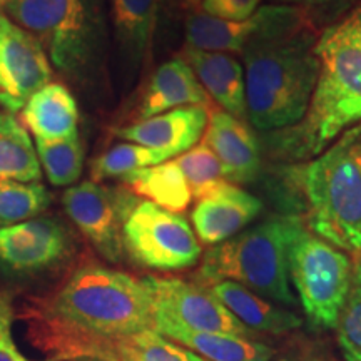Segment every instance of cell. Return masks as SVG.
I'll list each match as a JSON object with an SVG mask.
<instances>
[{"instance_id":"1","label":"cell","mask_w":361,"mask_h":361,"mask_svg":"<svg viewBox=\"0 0 361 361\" xmlns=\"http://www.w3.org/2000/svg\"><path fill=\"white\" fill-rule=\"evenodd\" d=\"M144 331H154L146 283L96 264L74 271L34 318L37 343L54 361H90L106 343Z\"/></svg>"},{"instance_id":"2","label":"cell","mask_w":361,"mask_h":361,"mask_svg":"<svg viewBox=\"0 0 361 361\" xmlns=\"http://www.w3.org/2000/svg\"><path fill=\"white\" fill-rule=\"evenodd\" d=\"M259 30L243 49L246 117L263 133L303 119L318 80V34L300 7H261Z\"/></svg>"},{"instance_id":"3","label":"cell","mask_w":361,"mask_h":361,"mask_svg":"<svg viewBox=\"0 0 361 361\" xmlns=\"http://www.w3.org/2000/svg\"><path fill=\"white\" fill-rule=\"evenodd\" d=\"M316 54L319 74L305 117L264 139L276 159H314L361 123V49L322 34Z\"/></svg>"},{"instance_id":"4","label":"cell","mask_w":361,"mask_h":361,"mask_svg":"<svg viewBox=\"0 0 361 361\" xmlns=\"http://www.w3.org/2000/svg\"><path fill=\"white\" fill-rule=\"evenodd\" d=\"M301 189L316 236L361 256V123L305 166Z\"/></svg>"},{"instance_id":"5","label":"cell","mask_w":361,"mask_h":361,"mask_svg":"<svg viewBox=\"0 0 361 361\" xmlns=\"http://www.w3.org/2000/svg\"><path fill=\"white\" fill-rule=\"evenodd\" d=\"M296 216H273L211 247L197 271V283L234 281L256 295L286 306L298 300L290 286L288 250L293 238L303 228Z\"/></svg>"},{"instance_id":"6","label":"cell","mask_w":361,"mask_h":361,"mask_svg":"<svg viewBox=\"0 0 361 361\" xmlns=\"http://www.w3.org/2000/svg\"><path fill=\"white\" fill-rule=\"evenodd\" d=\"M288 271L310 322L335 329L350 291L353 258L303 226L288 250Z\"/></svg>"},{"instance_id":"7","label":"cell","mask_w":361,"mask_h":361,"mask_svg":"<svg viewBox=\"0 0 361 361\" xmlns=\"http://www.w3.org/2000/svg\"><path fill=\"white\" fill-rule=\"evenodd\" d=\"M2 13L34 35L59 71L79 74L94 49L87 0H6Z\"/></svg>"},{"instance_id":"8","label":"cell","mask_w":361,"mask_h":361,"mask_svg":"<svg viewBox=\"0 0 361 361\" xmlns=\"http://www.w3.org/2000/svg\"><path fill=\"white\" fill-rule=\"evenodd\" d=\"M124 250L144 268L178 271L201 258V243L186 218L151 201H139L123 229Z\"/></svg>"},{"instance_id":"9","label":"cell","mask_w":361,"mask_h":361,"mask_svg":"<svg viewBox=\"0 0 361 361\" xmlns=\"http://www.w3.org/2000/svg\"><path fill=\"white\" fill-rule=\"evenodd\" d=\"M139 197L126 188L85 180L64 192L62 204L72 223L104 259L119 263L124 256V223Z\"/></svg>"},{"instance_id":"10","label":"cell","mask_w":361,"mask_h":361,"mask_svg":"<svg viewBox=\"0 0 361 361\" xmlns=\"http://www.w3.org/2000/svg\"><path fill=\"white\" fill-rule=\"evenodd\" d=\"M142 281L152 298L154 331L176 326L200 333L251 336L250 329L201 284L157 276H146Z\"/></svg>"},{"instance_id":"11","label":"cell","mask_w":361,"mask_h":361,"mask_svg":"<svg viewBox=\"0 0 361 361\" xmlns=\"http://www.w3.org/2000/svg\"><path fill=\"white\" fill-rule=\"evenodd\" d=\"M51 78V61L39 40L0 12V106L16 114Z\"/></svg>"},{"instance_id":"12","label":"cell","mask_w":361,"mask_h":361,"mask_svg":"<svg viewBox=\"0 0 361 361\" xmlns=\"http://www.w3.org/2000/svg\"><path fill=\"white\" fill-rule=\"evenodd\" d=\"M72 251L67 228L54 218H34L0 228V271L8 274L44 273Z\"/></svg>"},{"instance_id":"13","label":"cell","mask_w":361,"mask_h":361,"mask_svg":"<svg viewBox=\"0 0 361 361\" xmlns=\"http://www.w3.org/2000/svg\"><path fill=\"white\" fill-rule=\"evenodd\" d=\"M263 211V202L233 183H223L197 200L191 219L201 243L216 246L236 236Z\"/></svg>"},{"instance_id":"14","label":"cell","mask_w":361,"mask_h":361,"mask_svg":"<svg viewBox=\"0 0 361 361\" xmlns=\"http://www.w3.org/2000/svg\"><path fill=\"white\" fill-rule=\"evenodd\" d=\"M202 142L218 156L228 183L245 184L258 178L261 169L259 142L243 119L223 109H213Z\"/></svg>"},{"instance_id":"15","label":"cell","mask_w":361,"mask_h":361,"mask_svg":"<svg viewBox=\"0 0 361 361\" xmlns=\"http://www.w3.org/2000/svg\"><path fill=\"white\" fill-rule=\"evenodd\" d=\"M209 109L201 106L176 107L162 114L116 129L117 137L139 146L166 149L176 156L194 147L204 134Z\"/></svg>"},{"instance_id":"16","label":"cell","mask_w":361,"mask_h":361,"mask_svg":"<svg viewBox=\"0 0 361 361\" xmlns=\"http://www.w3.org/2000/svg\"><path fill=\"white\" fill-rule=\"evenodd\" d=\"M188 62L197 80L218 106L238 119L246 117L245 72L236 59L223 52H206L186 47Z\"/></svg>"},{"instance_id":"17","label":"cell","mask_w":361,"mask_h":361,"mask_svg":"<svg viewBox=\"0 0 361 361\" xmlns=\"http://www.w3.org/2000/svg\"><path fill=\"white\" fill-rule=\"evenodd\" d=\"M179 106L211 109L213 104L188 62L183 57H174L152 74L139 106V117L141 121L149 119Z\"/></svg>"},{"instance_id":"18","label":"cell","mask_w":361,"mask_h":361,"mask_svg":"<svg viewBox=\"0 0 361 361\" xmlns=\"http://www.w3.org/2000/svg\"><path fill=\"white\" fill-rule=\"evenodd\" d=\"M207 291L221 301L226 310L236 316L250 331L255 329L271 335H284L303 324V319L293 311L271 305L266 298L234 281L213 283L209 284Z\"/></svg>"},{"instance_id":"19","label":"cell","mask_w":361,"mask_h":361,"mask_svg":"<svg viewBox=\"0 0 361 361\" xmlns=\"http://www.w3.org/2000/svg\"><path fill=\"white\" fill-rule=\"evenodd\" d=\"M22 119L35 139H67L78 134V102L66 85L49 82L27 101Z\"/></svg>"},{"instance_id":"20","label":"cell","mask_w":361,"mask_h":361,"mask_svg":"<svg viewBox=\"0 0 361 361\" xmlns=\"http://www.w3.org/2000/svg\"><path fill=\"white\" fill-rule=\"evenodd\" d=\"M156 333L169 341L188 346L189 351L209 361H271L274 356L268 345L245 336L189 331L176 326L162 328Z\"/></svg>"},{"instance_id":"21","label":"cell","mask_w":361,"mask_h":361,"mask_svg":"<svg viewBox=\"0 0 361 361\" xmlns=\"http://www.w3.org/2000/svg\"><path fill=\"white\" fill-rule=\"evenodd\" d=\"M261 20V8L243 22L216 19L196 11L186 20V47L206 52H243L250 39L259 30Z\"/></svg>"},{"instance_id":"22","label":"cell","mask_w":361,"mask_h":361,"mask_svg":"<svg viewBox=\"0 0 361 361\" xmlns=\"http://www.w3.org/2000/svg\"><path fill=\"white\" fill-rule=\"evenodd\" d=\"M121 179L135 196L147 197L151 202L173 213L184 211L192 201L191 189L174 161L133 171Z\"/></svg>"},{"instance_id":"23","label":"cell","mask_w":361,"mask_h":361,"mask_svg":"<svg viewBox=\"0 0 361 361\" xmlns=\"http://www.w3.org/2000/svg\"><path fill=\"white\" fill-rule=\"evenodd\" d=\"M42 169L35 144L11 112H0V180L37 183Z\"/></svg>"},{"instance_id":"24","label":"cell","mask_w":361,"mask_h":361,"mask_svg":"<svg viewBox=\"0 0 361 361\" xmlns=\"http://www.w3.org/2000/svg\"><path fill=\"white\" fill-rule=\"evenodd\" d=\"M112 16L124 56L139 66L154 34L157 0H112Z\"/></svg>"},{"instance_id":"25","label":"cell","mask_w":361,"mask_h":361,"mask_svg":"<svg viewBox=\"0 0 361 361\" xmlns=\"http://www.w3.org/2000/svg\"><path fill=\"white\" fill-rule=\"evenodd\" d=\"M35 151L49 183L54 186H72L84 168V147L79 133L59 141L35 139Z\"/></svg>"},{"instance_id":"26","label":"cell","mask_w":361,"mask_h":361,"mask_svg":"<svg viewBox=\"0 0 361 361\" xmlns=\"http://www.w3.org/2000/svg\"><path fill=\"white\" fill-rule=\"evenodd\" d=\"M173 157H176L174 152L166 151V149L146 147L133 142L117 144L92 162L90 174H92V179L99 183L104 179L123 178L133 171L151 168Z\"/></svg>"},{"instance_id":"27","label":"cell","mask_w":361,"mask_h":361,"mask_svg":"<svg viewBox=\"0 0 361 361\" xmlns=\"http://www.w3.org/2000/svg\"><path fill=\"white\" fill-rule=\"evenodd\" d=\"M51 206V192L40 183L0 180V228L39 218Z\"/></svg>"},{"instance_id":"28","label":"cell","mask_w":361,"mask_h":361,"mask_svg":"<svg viewBox=\"0 0 361 361\" xmlns=\"http://www.w3.org/2000/svg\"><path fill=\"white\" fill-rule=\"evenodd\" d=\"M112 361H206L192 351L180 348L156 331L121 338Z\"/></svg>"},{"instance_id":"29","label":"cell","mask_w":361,"mask_h":361,"mask_svg":"<svg viewBox=\"0 0 361 361\" xmlns=\"http://www.w3.org/2000/svg\"><path fill=\"white\" fill-rule=\"evenodd\" d=\"M174 162L191 189L192 200H201L223 183H228L218 156L204 142L179 154Z\"/></svg>"},{"instance_id":"30","label":"cell","mask_w":361,"mask_h":361,"mask_svg":"<svg viewBox=\"0 0 361 361\" xmlns=\"http://www.w3.org/2000/svg\"><path fill=\"white\" fill-rule=\"evenodd\" d=\"M335 329L345 360L361 361V256H353L350 291Z\"/></svg>"},{"instance_id":"31","label":"cell","mask_w":361,"mask_h":361,"mask_svg":"<svg viewBox=\"0 0 361 361\" xmlns=\"http://www.w3.org/2000/svg\"><path fill=\"white\" fill-rule=\"evenodd\" d=\"M13 301L6 291H0V361H35L25 356L13 340ZM54 361V360H45Z\"/></svg>"},{"instance_id":"32","label":"cell","mask_w":361,"mask_h":361,"mask_svg":"<svg viewBox=\"0 0 361 361\" xmlns=\"http://www.w3.org/2000/svg\"><path fill=\"white\" fill-rule=\"evenodd\" d=\"M290 2L296 4V7L303 8L308 13L313 25L318 29L319 25L335 24L336 19L350 12L351 7L360 0H290Z\"/></svg>"},{"instance_id":"33","label":"cell","mask_w":361,"mask_h":361,"mask_svg":"<svg viewBox=\"0 0 361 361\" xmlns=\"http://www.w3.org/2000/svg\"><path fill=\"white\" fill-rule=\"evenodd\" d=\"M261 0H202L201 11L216 19L243 22L258 11Z\"/></svg>"},{"instance_id":"34","label":"cell","mask_w":361,"mask_h":361,"mask_svg":"<svg viewBox=\"0 0 361 361\" xmlns=\"http://www.w3.org/2000/svg\"><path fill=\"white\" fill-rule=\"evenodd\" d=\"M323 34L361 49V4L346 13L340 22H335L333 25L326 27Z\"/></svg>"},{"instance_id":"35","label":"cell","mask_w":361,"mask_h":361,"mask_svg":"<svg viewBox=\"0 0 361 361\" xmlns=\"http://www.w3.org/2000/svg\"><path fill=\"white\" fill-rule=\"evenodd\" d=\"M174 4V7L180 8V11H191L196 12L197 7H201L202 0H171Z\"/></svg>"},{"instance_id":"36","label":"cell","mask_w":361,"mask_h":361,"mask_svg":"<svg viewBox=\"0 0 361 361\" xmlns=\"http://www.w3.org/2000/svg\"><path fill=\"white\" fill-rule=\"evenodd\" d=\"M4 4H6V0H0V7H4Z\"/></svg>"}]
</instances>
